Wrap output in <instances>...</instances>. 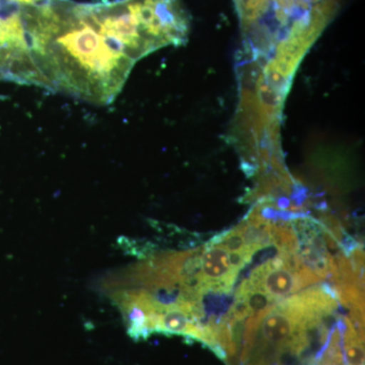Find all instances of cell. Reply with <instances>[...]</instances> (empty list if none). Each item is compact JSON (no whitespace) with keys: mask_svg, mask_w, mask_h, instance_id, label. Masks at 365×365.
Wrapping results in <instances>:
<instances>
[{"mask_svg":"<svg viewBox=\"0 0 365 365\" xmlns=\"http://www.w3.org/2000/svg\"><path fill=\"white\" fill-rule=\"evenodd\" d=\"M32 57L38 86L109 105L143 55L118 0H53L38 13Z\"/></svg>","mask_w":365,"mask_h":365,"instance_id":"1","label":"cell"},{"mask_svg":"<svg viewBox=\"0 0 365 365\" xmlns=\"http://www.w3.org/2000/svg\"><path fill=\"white\" fill-rule=\"evenodd\" d=\"M247 36L313 39L330 20L335 0H235Z\"/></svg>","mask_w":365,"mask_h":365,"instance_id":"2","label":"cell"},{"mask_svg":"<svg viewBox=\"0 0 365 365\" xmlns=\"http://www.w3.org/2000/svg\"><path fill=\"white\" fill-rule=\"evenodd\" d=\"M319 281L299 255L278 254L251 271L239 287L265 294L276 304Z\"/></svg>","mask_w":365,"mask_h":365,"instance_id":"3","label":"cell"},{"mask_svg":"<svg viewBox=\"0 0 365 365\" xmlns=\"http://www.w3.org/2000/svg\"><path fill=\"white\" fill-rule=\"evenodd\" d=\"M230 251L220 242L210 241L200 248L199 282L205 294H230L239 276Z\"/></svg>","mask_w":365,"mask_h":365,"instance_id":"4","label":"cell"},{"mask_svg":"<svg viewBox=\"0 0 365 365\" xmlns=\"http://www.w3.org/2000/svg\"><path fill=\"white\" fill-rule=\"evenodd\" d=\"M364 341L352 319H343L342 348L346 365H364Z\"/></svg>","mask_w":365,"mask_h":365,"instance_id":"5","label":"cell"},{"mask_svg":"<svg viewBox=\"0 0 365 365\" xmlns=\"http://www.w3.org/2000/svg\"><path fill=\"white\" fill-rule=\"evenodd\" d=\"M25 18H26V16H25ZM32 20H33V16H28V18H26V21H28L29 33L31 32L30 29H31V23H32ZM30 36H31V33H30ZM31 44H32V37H31ZM31 53H32V51H31ZM32 61H33V58H32ZM35 83H36V71H35V66H34V62H33V78H32V81H31L30 85L35 86Z\"/></svg>","mask_w":365,"mask_h":365,"instance_id":"6","label":"cell"}]
</instances>
